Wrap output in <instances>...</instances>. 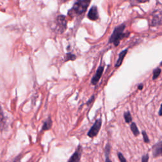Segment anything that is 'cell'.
I'll use <instances>...</instances> for the list:
<instances>
[{
  "label": "cell",
  "instance_id": "6da1fadb",
  "mask_svg": "<svg viewBox=\"0 0 162 162\" xmlns=\"http://www.w3.org/2000/svg\"><path fill=\"white\" fill-rule=\"evenodd\" d=\"M125 29H126V25L124 24L120 25L119 26L115 27L112 34L110 36L108 43H113L115 46H119L120 40L125 38H127L130 34L129 32H124Z\"/></svg>",
  "mask_w": 162,
  "mask_h": 162
},
{
  "label": "cell",
  "instance_id": "7a4b0ae2",
  "mask_svg": "<svg viewBox=\"0 0 162 162\" xmlns=\"http://www.w3.org/2000/svg\"><path fill=\"white\" fill-rule=\"evenodd\" d=\"M91 0H77L72 10H70L71 15H79L86 11Z\"/></svg>",
  "mask_w": 162,
  "mask_h": 162
},
{
  "label": "cell",
  "instance_id": "3957f363",
  "mask_svg": "<svg viewBox=\"0 0 162 162\" xmlns=\"http://www.w3.org/2000/svg\"><path fill=\"white\" fill-rule=\"evenodd\" d=\"M101 124H102V120L101 119H99L96 120L94 124H93V126L91 127L90 130L89 131V132H88L87 135L91 138H93L94 137H95V136H96L101 128Z\"/></svg>",
  "mask_w": 162,
  "mask_h": 162
},
{
  "label": "cell",
  "instance_id": "277c9868",
  "mask_svg": "<svg viewBox=\"0 0 162 162\" xmlns=\"http://www.w3.org/2000/svg\"><path fill=\"white\" fill-rule=\"evenodd\" d=\"M57 27L58 31L60 33H62L65 31L66 27H67V21H66L64 16L60 15L57 17Z\"/></svg>",
  "mask_w": 162,
  "mask_h": 162
},
{
  "label": "cell",
  "instance_id": "5b68a950",
  "mask_svg": "<svg viewBox=\"0 0 162 162\" xmlns=\"http://www.w3.org/2000/svg\"><path fill=\"white\" fill-rule=\"evenodd\" d=\"M103 71H104V66H102V65L99 66L98 68L97 69L96 72L94 75L91 79V84H93V85L95 86L98 84L99 79H100V78L101 77L103 73Z\"/></svg>",
  "mask_w": 162,
  "mask_h": 162
},
{
  "label": "cell",
  "instance_id": "8992f818",
  "mask_svg": "<svg viewBox=\"0 0 162 162\" xmlns=\"http://www.w3.org/2000/svg\"><path fill=\"white\" fill-rule=\"evenodd\" d=\"M152 151L154 158L162 156V141L154 145L152 148Z\"/></svg>",
  "mask_w": 162,
  "mask_h": 162
},
{
  "label": "cell",
  "instance_id": "52a82bcc",
  "mask_svg": "<svg viewBox=\"0 0 162 162\" xmlns=\"http://www.w3.org/2000/svg\"><path fill=\"white\" fill-rule=\"evenodd\" d=\"M87 17L91 20H96L98 19L99 18V15L96 6H93L91 7V8L89 11V13H88Z\"/></svg>",
  "mask_w": 162,
  "mask_h": 162
},
{
  "label": "cell",
  "instance_id": "ba28073f",
  "mask_svg": "<svg viewBox=\"0 0 162 162\" xmlns=\"http://www.w3.org/2000/svg\"><path fill=\"white\" fill-rule=\"evenodd\" d=\"M82 149L80 146H79L75 152L73 154V155L68 160V161H79L80 160L81 154H82Z\"/></svg>",
  "mask_w": 162,
  "mask_h": 162
},
{
  "label": "cell",
  "instance_id": "9c48e42d",
  "mask_svg": "<svg viewBox=\"0 0 162 162\" xmlns=\"http://www.w3.org/2000/svg\"><path fill=\"white\" fill-rule=\"evenodd\" d=\"M127 52H128V50L126 49V50H124L123 51H122L120 53L119 56V58H118V60H117V62H116L115 65V67L116 68L119 67L120 66L122 65V64L124 59L125 57H126V55L127 54Z\"/></svg>",
  "mask_w": 162,
  "mask_h": 162
},
{
  "label": "cell",
  "instance_id": "30bf717a",
  "mask_svg": "<svg viewBox=\"0 0 162 162\" xmlns=\"http://www.w3.org/2000/svg\"><path fill=\"white\" fill-rule=\"evenodd\" d=\"M52 124H53L52 120H51V119H50L49 118V119H47L45 122H44L43 127H42V130L43 131H47V130L50 129V128L51 127V126H52Z\"/></svg>",
  "mask_w": 162,
  "mask_h": 162
},
{
  "label": "cell",
  "instance_id": "8fae6325",
  "mask_svg": "<svg viewBox=\"0 0 162 162\" xmlns=\"http://www.w3.org/2000/svg\"><path fill=\"white\" fill-rule=\"evenodd\" d=\"M110 151H111V147L109 144H107L105 147V158H106V161H111L109 159V154L110 153Z\"/></svg>",
  "mask_w": 162,
  "mask_h": 162
},
{
  "label": "cell",
  "instance_id": "7c38bea8",
  "mask_svg": "<svg viewBox=\"0 0 162 162\" xmlns=\"http://www.w3.org/2000/svg\"><path fill=\"white\" fill-rule=\"evenodd\" d=\"M131 130L132 131V133L134 134L135 136H137L139 134V131L138 129V128L136 126V124L134 122H132L131 125Z\"/></svg>",
  "mask_w": 162,
  "mask_h": 162
},
{
  "label": "cell",
  "instance_id": "4fadbf2b",
  "mask_svg": "<svg viewBox=\"0 0 162 162\" xmlns=\"http://www.w3.org/2000/svg\"><path fill=\"white\" fill-rule=\"evenodd\" d=\"M75 59H76V56L74 54H73L72 53H68L66 54L65 61H73V60H75Z\"/></svg>",
  "mask_w": 162,
  "mask_h": 162
},
{
  "label": "cell",
  "instance_id": "5bb4252c",
  "mask_svg": "<svg viewBox=\"0 0 162 162\" xmlns=\"http://www.w3.org/2000/svg\"><path fill=\"white\" fill-rule=\"evenodd\" d=\"M161 72V70L160 68L158 67L155 68L153 72V80L156 79L159 75H160V73Z\"/></svg>",
  "mask_w": 162,
  "mask_h": 162
},
{
  "label": "cell",
  "instance_id": "9a60e30c",
  "mask_svg": "<svg viewBox=\"0 0 162 162\" xmlns=\"http://www.w3.org/2000/svg\"><path fill=\"white\" fill-rule=\"evenodd\" d=\"M124 119L125 121H126V123H130L132 120V118L131 117V115L129 112H126L124 114Z\"/></svg>",
  "mask_w": 162,
  "mask_h": 162
},
{
  "label": "cell",
  "instance_id": "2e32d148",
  "mask_svg": "<svg viewBox=\"0 0 162 162\" xmlns=\"http://www.w3.org/2000/svg\"><path fill=\"white\" fill-rule=\"evenodd\" d=\"M142 136H143V140H144V141L146 143H149V139L148 138V135H147L146 132L145 131H142Z\"/></svg>",
  "mask_w": 162,
  "mask_h": 162
},
{
  "label": "cell",
  "instance_id": "e0dca14e",
  "mask_svg": "<svg viewBox=\"0 0 162 162\" xmlns=\"http://www.w3.org/2000/svg\"><path fill=\"white\" fill-rule=\"evenodd\" d=\"M118 157L119 158V160L122 162H126L127 161L126 158H124L123 154L121 153H118Z\"/></svg>",
  "mask_w": 162,
  "mask_h": 162
},
{
  "label": "cell",
  "instance_id": "ac0fdd59",
  "mask_svg": "<svg viewBox=\"0 0 162 162\" xmlns=\"http://www.w3.org/2000/svg\"><path fill=\"white\" fill-rule=\"evenodd\" d=\"M149 160V156L148 154H146V155L142 156V162H147Z\"/></svg>",
  "mask_w": 162,
  "mask_h": 162
},
{
  "label": "cell",
  "instance_id": "d6986e66",
  "mask_svg": "<svg viewBox=\"0 0 162 162\" xmlns=\"http://www.w3.org/2000/svg\"><path fill=\"white\" fill-rule=\"evenodd\" d=\"M3 110L2 108L1 107V106H0V122H1L3 120Z\"/></svg>",
  "mask_w": 162,
  "mask_h": 162
},
{
  "label": "cell",
  "instance_id": "ffe728a7",
  "mask_svg": "<svg viewBox=\"0 0 162 162\" xmlns=\"http://www.w3.org/2000/svg\"><path fill=\"white\" fill-rule=\"evenodd\" d=\"M134 1L137 3H146L147 1H148V0H134Z\"/></svg>",
  "mask_w": 162,
  "mask_h": 162
},
{
  "label": "cell",
  "instance_id": "44dd1931",
  "mask_svg": "<svg viewBox=\"0 0 162 162\" xmlns=\"http://www.w3.org/2000/svg\"><path fill=\"white\" fill-rule=\"evenodd\" d=\"M94 99V96H92V97H91V98H90V99H89V100L87 101V105H88V104H89H89L91 103H92V102H93V101Z\"/></svg>",
  "mask_w": 162,
  "mask_h": 162
},
{
  "label": "cell",
  "instance_id": "7402d4cb",
  "mask_svg": "<svg viewBox=\"0 0 162 162\" xmlns=\"http://www.w3.org/2000/svg\"><path fill=\"white\" fill-rule=\"evenodd\" d=\"M158 115H159L160 116H162V104L161 105L160 108V110H159V113H158Z\"/></svg>",
  "mask_w": 162,
  "mask_h": 162
},
{
  "label": "cell",
  "instance_id": "603a6c76",
  "mask_svg": "<svg viewBox=\"0 0 162 162\" xmlns=\"http://www.w3.org/2000/svg\"><path fill=\"white\" fill-rule=\"evenodd\" d=\"M143 89V85L142 84H140L138 86V89L139 90H142Z\"/></svg>",
  "mask_w": 162,
  "mask_h": 162
},
{
  "label": "cell",
  "instance_id": "cb8c5ba5",
  "mask_svg": "<svg viewBox=\"0 0 162 162\" xmlns=\"http://www.w3.org/2000/svg\"><path fill=\"white\" fill-rule=\"evenodd\" d=\"M160 66H161V67H162V61L160 63Z\"/></svg>",
  "mask_w": 162,
  "mask_h": 162
},
{
  "label": "cell",
  "instance_id": "d4e9b609",
  "mask_svg": "<svg viewBox=\"0 0 162 162\" xmlns=\"http://www.w3.org/2000/svg\"><path fill=\"white\" fill-rule=\"evenodd\" d=\"M64 1H67V0H64Z\"/></svg>",
  "mask_w": 162,
  "mask_h": 162
}]
</instances>
